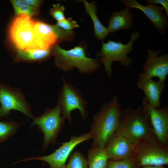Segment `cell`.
I'll list each match as a JSON object with an SVG mask.
<instances>
[{"mask_svg": "<svg viewBox=\"0 0 168 168\" xmlns=\"http://www.w3.org/2000/svg\"><path fill=\"white\" fill-rule=\"evenodd\" d=\"M21 124L12 120L0 121V143L4 142L17 132Z\"/></svg>", "mask_w": 168, "mask_h": 168, "instance_id": "44dd1931", "label": "cell"}, {"mask_svg": "<svg viewBox=\"0 0 168 168\" xmlns=\"http://www.w3.org/2000/svg\"><path fill=\"white\" fill-rule=\"evenodd\" d=\"M86 49V46L82 43L67 50L58 44L52 48V55L54 57L56 66L64 72L76 68L82 73H90L99 68L101 63L98 58L87 57Z\"/></svg>", "mask_w": 168, "mask_h": 168, "instance_id": "7a4b0ae2", "label": "cell"}, {"mask_svg": "<svg viewBox=\"0 0 168 168\" xmlns=\"http://www.w3.org/2000/svg\"><path fill=\"white\" fill-rule=\"evenodd\" d=\"M116 132L124 136L133 145L154 134L149 116L142 105L136 109L127 107L122 109L119 126Z\"/></svg>", "mask_w": 168, "mask_h": 168, "instance_id": "3957f363", "label": "cell"}, {"mask_svg": "<svg viewBox=\"0 0 168 168\" xmlns=\"http://www.w3.org/2000/svg\"><path fill=\"white\" fill-rule=\"evenodd\" d=\"M129 159L136 168L168 164V146L161 143L154 134L134 144Z\"/></svg>", "mask_w": 168, "mask_h": 168, "instance_id": "277c9868", "label": "cell"}, {"mask_svg": "<svg viewBox=\"0 0 168 168\" xmlns=\"http://www.w3.org/2000/svg\"><path fill=\"white\" fill-rule=\"evenodd\" d=\"M121 2L126 8H136L142 11L159 33L163 35H166L168 21L164 14V9L163 7L151 4L143 5L136 0H122Z\"/></svg>", "mask_w": 168, "mask_h": 168, "instance_id": "4fadbf2b", "label": "cell"}, {"mask_svg": "<svg viewBox=\"0 0 168 168\" xmlns=\"http://www.w3.org/2000/svg\"><path fill=\"white\" fill-rule=\"evenodd\" d=\"M146 2L147 4H151L156 5L158 4L162 5L165 11V15L168 17V0H147Z\"/></svg>", "mask_w": 168, "mask_h": 168, "instance_id": "4316f807", "label": "cell"}, {"mask_svg": "<svg viewBox=\"0 0 168 168\" xmlns=\"http://www.w3.org/2000/svg\"><path fill=\"white\" fill-rule=\"evenodd\" d=\"M140 35L139 31L133 32L130 40L126 44H123L120 40H108L106 43L102 40L101 49L97 56L103 64L104 69L109 77L112 73L111 66L113 62H119L124 67L131 65L132 60L128 56V54L133 50V43L139 38Z\"/></svg>", "mask_w": 168, "mask_h": 168, "instance_id": "5b68a950", "label": "cell"}, {"mask_svg": "<svg viewBox=\"0 0 168 168\" xmlns=\"http://www.w3.org/2000/svg\"><path fill=\"white\" fill-rule=\"evenodd\" d=\"M56 25L62 29L68 31L72 30L73 29L79 27L78 24L76 21L69 18L57 22Z\"/></svg>", "mask_w": 168, "mask_h": 168, "instance_id": "484cf974", "label": "cell"}, {"mask_svg": "<svg viewBox=\"0 0 168 168\" xmlns=\"http://www.w3.org/2000/svg\"><path fill=\"white\" fill-rule=\"evenodd\" d=\"M133 15L130 9L125 8L113 12L108 20L109 32L114 33L120 30H127L132 26Z\"/></svg>", "mask_w": 168, "mask_h": 168, "instance_id": "e0dca14e", "label": "cell"}, {"mask_svg": "<svg viewBox=\"0 0 168 168\" xmlns=\"http://www.w3.org/2000/svg\"><path fill=\"white\" fill-rule=\"evenodd\" d=\"M93 139L91 132L72 136L68 141L64 142L53 153L48 155L30 157L21 159L15 163L36 160L48 163L50 168H65L66 162L75 148L81 143Z\"/></svg>", "mask_w": 168, "mask_h": 168, "instance_id": "30bf717a", "label": "cell"}, {"mask_svg": "<svg viewBox=\"0 0 168 168\" xmlns=\"http://www.w3.org/2000/svg\"><path fill=\"white\" fill-rule=\"evenodd\" d=\"M88 162L80 151L76 150L71 153L65 168H88Z\"/></svg>", "mask_w": 168, "mask_h": 168, "instance_id": "603a6c76", "label": "cell"}, {"mask_svg": "<svg viewBox=\"0 0 168 168\" xmlns=\"http://www.w3.org/2000/svg\"><path fill=\"white\" fill-rule=\"evenodd\" d=\"M63 85L59 92L57 104L60 106L62 115L71 123V113L77 110L80 112L82 118L85 119L87 116L86 108V101L82 97L79 89L74 86L62 77Z\"/></svg>", "mask_w": 168, "mask_h": 168, "instance_id": "9c48e42d", "label": "cell"}, {"mask_svg": "<svg viewBox=\"0 0 168 168\" xmlns=\"http://www.w3.org/2000/svg\"><path fill=\"white\" fill-rule=\"evenodd\" d=\"M161 52L160 50L148 49L142 73L151 78L157 77L159 80L165 82L168 74V54L158 56Z\"/></svg>", "mask_w": 168, "mask_h": 168, "instance_id": "5bb4252c", "label": "cell"}, {"mask_svg": "<svg viewBox=\"0 0 168 168\" xmlns=\"http://www.w3.org/2000/svg\"><path fill=\"white\" fill-rule=\"evenodd\" d=\"M121 110L117 96L103 104L93 116L90 127L93 140L91 147H105L109 139L118 128Z\"/></svg>", "mask_w": 168, "mask_h": 168, "instance_id": "6da1fadb", "label": "cell"}, {"mask_svg": "<svg viewBox=\"0 0 168 168\" xmlns=\"http://www.w3.org/2000/svg\"><path fill=\"white\" fill-rule=\"evenodd\" d=\"M138 88L142 91L149 104L152 107H160L161 97L165 88V82L155 81L142 73L137 83Z\"/></svg>", "mask_w": 168, "mask_h": 168, "instance_id": "2e32d148", "label": "cell"}, {"mask_svg": "<svg viewBox=\"0 0 168 168\" xmlns=\"http://www.w3.org/2000/svg\"><path fill=\"white\" fill-rule=\"evenodd\" d=\"M23 1L29 5L38 9L43 2V1L38 0H24Z\"/></svg>", "mask_w": 168, "mask_h": 168, "instance_id": "83f0119b", "label": "cell"}, {"mask_svg": "<svg viewBox=\"0 0 168 168\" xmlns=\"http://www.w3.org/2000/svg\"><path fill=\"white\" fill-rule=\"evenodd\" d=\"M52 55V49L38 48L18 50L15 61H35L44 60Z\"/></svg>", "mask_w": 168, "mask_h": 168, "instance_id": "d6986e66", "label": "cell"}, {"mask_svg": "<svg viewBox=\"0 0 168 168\" xmlns=\"http://www.w3.org/2000/svg\"><path fill=\"white\" fill-rule=\"evenodd\" d=\"M83 3L86 12L91 17L94 26V33L98 40H103L108 36L109 32L107 27L100 22L96 14L97 6L95 2H89L86 0L81 1Z\"/></svg>", "mask_w": 168, "mask_h": 168, "instance_id": "ac0fdd59", "label": "cell"}, {"mask_svg": "<svg viewBox=\"0 0 168 168\" xmlns=\"http://www.w3.org/2000/svg\"><path fill=\"white\" fill-rule=\"evenodd\" d=\"M88 168H107L108 160L104 148L91 147L88 150Z\"/></svg>", "mask_w": 168, "mask_h": 168, "instance_id": "ffe728a7", "label": "cell"}, {"mask_svg": "<svg viewBox=\"0 0 168 168\" xmlns=\"http://www.w3.org/2000/svg\"><path fill=\"white\" fill-rule=\"evenodd\" d=\"M35 31L40 48L52 49L58 43L71 41L74 38L73 30H64L56 24L52 25L41 21H36Z\"/></svg>", "mask_w": 168, "mask_h": 168, "instance_id": "8fae6325", "label": "cell"}, {"mask_svg": "<svg viewBox=\"0 0 168 168\" xmlns=\"http://www.w3.org/2000/svg\"><path fill=\"white\" fill-rule=\"evenodd\" d=\"M32 119L31 128L36 125L43 133V150L50 145L55 144L66 119L62 115L59 105L57 104L54 107L47 108L41 114Z\"/></svg>", "mask_w": 168, "mask_h": 168, "instance_id": "52a82bcc", "label": "cell"}, {"mask_svg": "<svg viewBox=\"0 0 168 168\" xmlns=\"http://www.w3.org/2000/svg\"><path fill=\"white\" fill-rule=\"evenodd\" d=\"M142 107L148 114L154 133L162 144L168 146V108L164 106L155 108L148 103L144 96Z\"/></svg>", "mask_w": 168, "mask_h": 168, "instance_id": "7c38bea8", "label": "cell"}, {"mask_svg": "<svg viewBox=\"0 0 168 168\" xmlns=\"http://www.w3.org/2000/svg\"><path fill=\"white\" fill-rule=\"evenodd\" d=\"M107 168H136L129 159L119 160H108Z\"/></svg>", "mask_w": 168, "mask_h": 168, "instance_id": "cb8c5ba5", "label": "cell"}, {"mask_svg": "<svg viewBox=\"0 0 168 168\" xmlns=\"http://www.w3.org/2000/svg\"><path fill=\"white\" fill-rule=\"evenodd\" d=\"M13 110L30 118L34 117L31 107L21 90L0 81V119L8 117Z\"/></svg>", "mask_w": 168, "mask_h": 168, "instance_id": "ba28073f", "label": "cell"}, {"mask_svg": "<svg viewBox=\"0 0 168 168\" xmlns=\"http://www.w3.org/2000/svg\"><path fill=\"white\" fill-rule=\"evenodd\" d=\"M65 10L64 7L60 5L59 4H53V8L49 11V14L53 18L58 22L66 18L64 13Z\"/></svg>", "mask_w": 168, "mask_h": 168, "instance_id": "d4e9b609", "label": "cell"}, {"mask_svg": "<svg viewBox=\"0 0 168 168\" xmlns=\"http://www.w3.org/2000/svg\"><path fill=\"white\" fill-rule=\"evenodd\" d=\"M133 144L124 136L116 132L110 138L104 147L108 160L129 158Z\"/></svg>", "mask_w": 168, "mask_h": 168, "instance_id": "9a60e30c", "label": "cell"}, {"mask_svg": "<svg viewBox=\"0 0 168 168\" xmlns=\"http://www.w3.org/2000/svg\"><path fill=\"white\" fill-rule=\"evenodd\" d=\"M141 168H166L164 166H147L141 167Z\"/></svg>", "mask_w": 168, "mask_h": 168, "instance_id": "f1b7e54d", "label": "cell"}, {"mask_svg": "<svg viewBox=\"0 0 168 168\" xmlns=\"http://www.w3.org/2000/svg\"><path fill=\"white\" fill-rule=\"evenodd\" d=\"M16 16L24 14L31 16L39 15L40 13L39 9L27 4L23 0H12L10 1Z\"/></svg>", "mask_w": 168, "mask_h": 168, "instance_id": "7402d4cb", "label": "cell"}, {"mask_svg": "<svg viewBox=\"0 0 168 168\" xmlns=\"http://www.w3.org/2000/svg\"><path fill=\"white\" fill-rule=\"evenodd\" d=\"M36 21L24 14L12 21L8 29L9 39L18 50L40 48L35 31Z\"/></svg>", "mask_w": 168, "mask_h": 168, "instance_id": "8992f818", "label": "cell"}]
</instances>
